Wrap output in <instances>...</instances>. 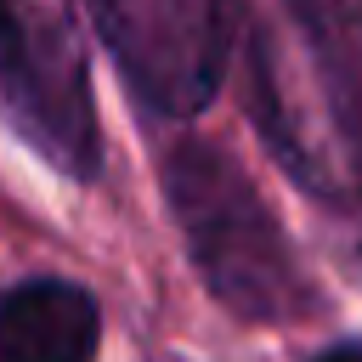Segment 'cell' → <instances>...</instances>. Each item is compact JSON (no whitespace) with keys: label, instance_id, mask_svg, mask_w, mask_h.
Here are the masks:
<instances>
[{"label":"cell","instance_id":"6da1fadb","mask_svg":"<svg viewBox=\"0 0 362 362\" xmlns=\"http://www.w3.org/2000/svg\"><path fill=\"white\" fill-rule=\"evenodd\" d=\"M249 113L322 198L362 192V0H243Z\"/></svg>","mask_w":362,"mask_h":362},{"label":"cell","instance_id":"7a4b0ae2","mask_svg":"<svg viewBox=\"0 0 362 362\" xmlns=\"http://www.w3.org/2000/svg\"><path fill=\"white\" fill-rule=\"evenodd\" d=\"M158 181L192 272L232 317L294 322L317 311V288L305 283L294 243L226 147L204 136H175L158 153Z\"/></svg>","mask_w":362,"mask_h":362},{"label":"cell","instance_id":"3957f363","mask_svg":"<svg viewBox=\"0 0 362 362\" xmlns=\"http://www.w3.org/2000/svg\"><path fill=\"white\" fill-rule=\"evenodd\" d=\"M0 124L57 175H102L90 74L68 17L51 0H0Z\"/></svg>","mask_w":362,"mask_h":362},{"label":"cell","instance_id":"277c9868","mask_svg":"<svg viewBox=\"0 0 362 362\" xmlns=\"http://www.w3.org/2000/svg\"><path fill=\"white\" fill-rule=\"evenodd\" d=\"M130 96L158 119H192L215 102L232 57V0H85Z\"/></svg>","mask_w":362,"mask_h":362},{"label":"cell","instance_id":"5b68a950","mask_svg":"<svg viewBox=\"0 0 362 362\" xmlns=\"http://www.w3.org/2000/svg\"><path fill=\"white\" fill-rule=\"evenodd\" d=\"M102 305L68 277H23L0 294V362H96Z\"/></svg>","mask_w":362,"mask_h":362},{"label":"cell","instance_id":"8992f818","mask_svg":"<svg viewBox=\"0 0 362 362\" xmlns=\"http://www.w3.org/2000/svg\"><path fill=\"white\" fill-rule=\"evenodd\" d=\"M311 362H362V339H334V345H322Z\"/></svg>","mask_w":362,"mask_h":362},{"label":"cell","instance_id":"52a82bcc","mask_svg":"<svg viewBox=\"0 0 362 362\" xmlns=\"http://www.w3.org/2000/svg\"><path fill=\"white\" fill-rule=\"evenodd\" d=\"M356 272H362V232H356Z\"/></svg>","mask_w":362,"mask_h":362}]
</instances>
